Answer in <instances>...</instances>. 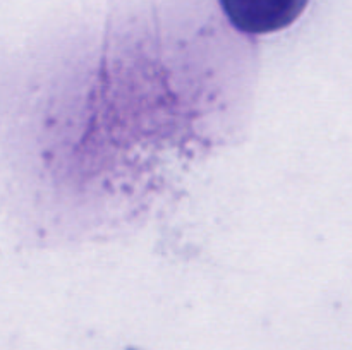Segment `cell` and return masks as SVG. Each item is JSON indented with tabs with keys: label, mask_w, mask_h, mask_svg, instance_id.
<instances>
[{
	"label": "cell",
	"mask_w": 352,
	"mask_h": 350,
	"mask_svg": "<svg viewBox=\"0 0 352 350\" xmlns=\"http://www.w3.org/2000/svg\"><path fill=\"white\" fill-rule=\"evenodd\" d=\"M309 0H220L223 12L239 31L267 34L291 26Z\"/></svg>",
	"instance_id": "obj_1"
}]
</instances>
